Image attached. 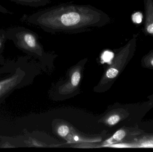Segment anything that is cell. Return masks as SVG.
<instances>
[{
    "instance_id": "obj_1",
    "label": "cell",
    "mask_w": 153,
    "mask_h": 152,
    "mask_svg": "<svg viewBox=\"0 0 153 152\" xmlns=\"http://www.w3.org/2000/svg\"><path fill=\"white\" fill-rule=\"evenodd\" d=\"M27 21L47 33L77 34L104 26L111 18L90 4L63 3L29 15Z\"/></svg>"
},
{
    "instance_id": "obj_2",
    "label": "cell",
    "mask_w": 153,
    "mask_h": 152,
    "mask_svg": "<svg viewBox=\"0 0 153 152\" xmlns=\"http://www.w3.org/2000/svg\"><path fill=\"white\" fill-rule=\"evenodd\" d=\"M11 39L18 48L26 52L39 54L42 53V48L37 35L31 30L24 28H18Z\"/></svg>"
},
{
    "instance_id": "obj_3",
    "label": "cell",
    "mask_w": 153,
    "mask_h": 152,
    "mask_svg": "<svg viewBox=\"0 0 153 152\" xmlns=\"http://www.w3.org/2000/svg\"><path fill=\"white\" fill-rule=\"evenodd\" d=\"M22 79V75L17 71L10 77L0 81V98L17 88Z\"/></svg>"
},
{
    "instance_id": "obj_4",
    "label": "cell",
    "mask_w": 153,
    "mask_h": 152,
    "mask_svg": "<svg viewBox=\"0 0 153 152\" xmlns=\"http://www.w3.org/2000/svg\"><path fill=\"white\" fill-rule=\"evenodd\" d=\"M145 20L143 31L146 36L153 38V0H143Z\"/></svg>"
},
{
    "instance_id": "obj_5",
    "label": "cell",
    "mask_w": 153,
    "mask_h": 152,
    "mask_svg": "<svg viewBox=\"0 0 153 152\" xmlns=\"http://www.w3.org/2000/svg\"><path fill=\"white\" fill-rule=\"evenodd\" d=\"M18 4L32 7L45 6L50 3L51 0H10Z\"/></svg>"
},
{
    "instance_id": "obj_6",
    "label": "cell",
    "mask_w": 153,
    "mask_h": 152,
    "mask_svg": "<svg viewBox=\"0 0 153 152\" xmlns=\"http://www.w3.org/2000/svg\"><path fill=\"white\" fill-rule=\"evenodd\" d=\"M126 135V132L124 130H119L114 134L113 136V138L117 142H119L123 139Z\"/></svg>"
},
{
    "instance_id": "obj_7",
    "label": "cell",
    "mask_w": 153,
    "mask_h": 152,
    "mask_svg": "<svg viewBox=\"0 0 153 152\" xmlns=\"http://www.w3.org/2000/svg\"><path fill=\"white\" fill-rule=\"evenodd\" d=\"M6 33L3 29L0 30V51L3 49L4 46V43L6 41Z\"/></svg>"
},
{
    "instance_id": "obj_8",
    "label": "cell",
    "mask_w": 153,
    "mask_h": 152,
    "mask_svg": "<svg viewBox=\"0 0 153 152\" xmlns=\"http://www.w3.org/2000/svg\"><path fill=\"white\" fill-rule=\"evenodd\" d=\"M80 79V74L79 72L76 71L73 74L71 78V83L73 85L76 86L77 85Z\"/></svg>"
},
{
    "instance_id": "obj_9",
    "label": "cell",
    "mask_w": 153,
    "mask_h": 152,
    "mask_svg": "<svg viewBox=\"0 0 153 152\" xmlns=\"http://www.w3.org/2000/svg\"><path fill=\"white\" fill-rule=\"evenodd\" d=\"M69 128L66 126H61L58 129V134L62 137L66 136L69 133Z\"/></svg>"
},
{
    "instance_id": "obj_10",
    "label": "cell",
    "mask_w": 153,
    "mask_h": 152,
    "mask_svg": "<svg viewBox=\"0 0 153 152\" xmlns=\"http://www.w3.org/2000/svg\"><path fill=\"white\" fill-rule=\"evenodd\" d=\"M118 72L119 71L113 68H111L107 71L106 75L109 78H114L117 76Z\"/></svg>"
},
{
    "instance_id": "obj_11",
    "label": "cell",
    "mask_w": 153,
    "mask_h": 152,
    "mask_svg": "<svg viewBox=\"0 0 153 152\" xmlns=\"http://www.w3.org/2000/svg\"><path fill=\"white\" fill-rule=\"evenodd\" d=\"M120 120L119 116L113 115L110 117L108 120V123L110 125H114L117 123Z\"/></svg>"
},
{
    "instance_id": "obj_12",
    "label": "cell",
    "mask_w": 153,
    "mask_h": 152,
    "mask_svg": "<svg viewBox=\"0 0 153 152\" xmlns=\"http://www.w3.org/2000/svg\"><path fill=\"white\" fill-rule=\"evenodd\" d=\"M113 54H112L111 53L106 51L103 54V55H102V59L104 61L108 62L113 58Z\"/></svg>"
},
{
    "instance_id": "obj_13",
    "label": "cell",
    "mask_w": 153,
    "mask_h": 152,
    "mask_svg": "<svg viewBox=\"0 0 153 152\" xmlns=\"http://www.w3.org/2000/svg\"><path fill=\"white\" fill-rule=\"evenodd\" d=\"M145 60V61L149 62L153 67V50L151 51L150 53L146 55Z\"/></svg>"
},
{
    "instance_id": "obj_14",
    "label": "cell",
    "mask_w": 153,
    "mask_h": 152,
    "mask_svg": "<svg viewBox=\"0 0 153 152\" xmlns=\"http://www.w3.org/2000/svg\"><path fill=\"white\" fill-rule=\"evenodd\" d=\"M0 12H2V13H5V14H13L12 12L8 10L6 8L3 7L1 4H0Z\"/></svg>"
},
{
    "instance_id": "obj_15",
    "label": "cell",
    "mask_w": 153,
    "mask_h": 152,
    "mask_svg": "<svg viewBox=\"0 0 153 152\" xmlns=\"http://www.w3.org/2000/svg\"><path fill=\"white\" fill-rule=\"evenodd\" d=\"M74 140H75V141H78L79 139H78V137H75L74 138Z\"/></svg>"
},
{
    "instance_id": "obj_16",
    "label": "cell",
    "mask_w": 153,
    "mask_h": 152,
    "mask_svg": "<svg viewBox=\"0 0 153 152\" xmlns=\"http://www.w3.org/2000/svg\"><path fill=\"white\" fill-rule=\"evenodd\" d=\"M108 1H114V0H108Z\"/></svg>"
}]
</instances>
